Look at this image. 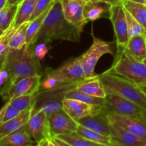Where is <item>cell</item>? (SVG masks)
<instances>
[{
	"mask_svg": "<svg viewBox=\"0 0 146 146\" xmlns=\"http://www.w3.org/2000/svg\"><path fill=\"white\" fill-rule=\"evenodd\" d=\"M81 33L82 31L65 19L61 0L55 1L30 45L34 46L37 43L46 44L54 40L78 43Z\"/></svg>",
	"mask_w": 146,
	"mask_h": 146,
	"instance_id": "cell-1",
	"label": "cell"
},
{
	"mask_svg": "<svg viewBox=\"0 0 146 146\" xmlns=\"http://www.w3.org/2000/svg\"><path fill=\"white\" fill-rule=\"evenodd\" d=\"M34 46L26 45L20 49L9 48L6 54L3 66L9 74V81H17L39 74L41 65L35 55Z\"/></svg>",
	"mask_w": 146,
	"mask_h": 146,
	"instance_id": "cell-2",
	"label": "cell"
},
{
	"mask_svg": "<svg viewBox=\"0 0 146 146\" xmlns=\"http://www.w3.org/2000/svg\"><path fill=\"white\" fill-rule=\"evenodd\" d=\"M98 76L106 94L123 97L138 104L146 111V96L138 84L108 71H105Z\"/></svg>",
	"mask_w": 146,
	"mask_h": 146,
	"instance_id": "cell-3",
	"label": "cell"
},
{
	"mask_svg": "<svg viewBox=\"0 0 146 146\" xmlns=\"http://www.w3.org/2000/svg\"><path fill=\"white\" fill-rule=\"evenodd\" d=\"M106 71L124 77L136 84L146 83V65L131 55L125 47H117L113 64Z\"/></svg>",
	"mask_w": 146,
	"mask_h": 146,
	"instance_id": "cell-4",
	"label": "cell"
},
{
	"mask_svg": "<svg viewBox=\"0 0 146 146\" xmlns=\"http://www.w3.org/2000/svg\"><path fill=\"white\" fill-rule=\"evenodd\" d=\"M81 81L62 84L51 89L39 90L35 94L32 113L42 110L48 117L62 109V102L65 98L66 94L76 88Z\"/></svg>",
	"mask_w": 146,
	"mask_h": 146,
	"instance_id": "cell-5",
	"label": "cell"
},
{
	"mask_svg": "<svg viewBox=\"0 0 146 146\" xmlns=\"http://www.w3.org/2000/svg\"><path fill=\"white\" fill-rule=\"evenodd\" d=\"M41 83L40 74L17 81L8 80L0 91V96L4 101L8 102L21 96L34 95L39 91Z\"/></svg>",
	"mask_w": 146,
	"mask_h": 146,
	"instance_id": "cell-6",
	"label": "cell"
},
{
	"mask_svg": "<svg viewBox=\"0 0 146 146\" xmlns=\"http://www.w3.org/2000/svg\"><path fill=\"white\" fill-rule=\"evenodd\" d=\"M93 37L94 41L91 47L84 54L78 57L84 68L86 78H94L98 76L95 74L94 70L97 63L103 56L106 54L113 55L111 43L103 41L94 35Z\"/></svg>",
	"mask_w": 146,
	"mask_h": 146,
	"instance_id": "cell-7",
	"label": "cell"
},
{
	"mask_svg": "<svg viewBox=\"0 0 146 146\" xmlns=\"http://www.w3.org/2000/svg\"><path fill=\"white\" fill-rule=\"evenodd\" d=\"M101 109L106 114L113 113L131 117L143 116L144 112V110L138 104L112 94H107Z\"/></svg>",
	"mask_w": 146,
	"mask_h": 146,
	"instance_id": "cell-8",
	"label": "cell"
},
{
	"mask_svg": "<svg viewBox=\"0 0 146 146\" xmlns=\"http://www.w3.org/2000/svg\"><path fill=\"white\" fill-rule=\"evenodd\" d=\"M47 75L61 84H71L86 79L84 68L78 58L68 61L56 69L51 70Z\"/></svg>",
	"mask_w": 146,
	"mask_h": 146,
	"instance_id": "cell-9",
	"label": "cell"
},
{
	"mask_svg": "<svg viewBox=\"0 0 146 146\" xmlns=\"http://www.w3.org/2000/svg\"><path fill=\"white\" fill-rule=\"evenodd\" d=\"M108 18L113 27L117 47H125L129 36L125 9L123 4L111 6Z\"/></svg>",
	"mask_w": 146,
	"mask_h": 146,
	"instance_id": "cell-10",
	"label": "cell"
},
{
	"mask_svg": "<svg viewBox=\"0 0 146 146\" xmlns=\"http://www.w3.org/2000/svg\"><path fill=\"white\" fill-rule=\"evenodd\" d=\"M27 130L36 144L46 138H51L48 124V117L42 110H39L32 113L27 124Z\"/></svg>",
	"mask_w": 146,
	"mask_h": 146,
	"instance_id": "cell-11",
	"label": "cell"
},
{
	"mask_svg": "<svg viewBox=\"0 0 146 146\" xmlns=\"http://www.w3.org/2000/svg\"><path fill=\"white\" fill-rule=\"evenodd\" d=\"M111 123L116 124L131 133L137 135L146 143V121L143 115L141 117H131L118 114H107Z\"/></svg>",
	"mask_w": 146,
	"mask_h": 146,
	"instance_id": "cell-12",
	"label": "cell"
},
{
	"mask_svg": "<svg viewBox=\"0 0 146 146\" xmlns=\"http://www.w3.org/2000/svg\"><path fill=\"white\" fill-rule=\"evenodd\" d=\"M48 124L51 138L63 134L76 132L78 123L63 109L48 116Z\"/></svg>",
	"mask_w": 146,
	"mask_h": 146,
	"instance_id": "cell-13",
	"label": "cell"
},
{
	"mask_svg": "<svg viewBox=\"0 0 146 146\" xmlns=\"http://www.w3.org/2000/svg\"><path fill=\"white\" fill-rule=\"evenodd\" d=\"M62 109L77 122L81 118L101 113V106H94L83 101L70 98H64Z\"/></svg>",
	"mask_w": 146,
	"mask_h": 146,
	"instance_id": "cell-14",
	"label": "cell"
},
{
	"mask_svg": "<svg viewBox=\"0 0 146 146\" xmlns=\"http://www.w3.org/2000/svg\"><path fill=\"white\" fill-rule=\"evenodd\" d=\"M61 1L66 19L83 31L84 27L88 23L84 15L85 1L82 0H61Z\"/></svg>",
	"mask_w": 146,
	"mask_h": 146,
	"instance_id": "cell-15",
	"label": "cell"
},
{
	"mask_svg": "<svg viewBox=\"0 0 146 146\" xmlns=\"http://www.w3.org/2000/svg\"><path fill=\"white\" fill-rule=\"evenodd\" d=\"M110 129L113 146H146L141 138L116 124L111 123Z\"/></svg>",
	"mask_w": 146,
	"mask_h": 146,
	"instance_id": "cell-16",
	"label": "cell"
},
{
	"mask_svg": "<svg viewBox=\"0 0 146 146\" xmlns=\"http://www.w3.org/2000/svg\"><path fill=\"white\" fill-rule=\"evenodd\" d=\"M79 125L104 135L111 137L110 121L104 111L96 115H88L77 121Z\"/></svg>",
	"mask_w": 146,
	"mask_h": 146,
	"instance_id": "cell-17",
	"label": "cell"
},
{
	"mask_svg": "<svg viewBox=\"0 0 146 146\" xmlns=\"http://www.w3.org/2000/svg\"><path fill=\"white\" fill-rule=\"evenodd\" d=\"M33 108L22 111L15 118L2 123L0 125V139L15 132L27 125L32 115Z\"/></svg>",
	"mask_w": 146,
	"mask_h": 146,
	"instance_id": "cell-18",
	"label": "cell"
},
{
	"mask_svg": "<svg viewBox=\"0 0 146 146\" xmlns=\"http://www.w3.org/2000/svg\"><path fill=\"white\" fill-rule=\"evenodd\" d=\"M36 145L27 130V125L0 139V146H35Z\"/></svg>",
	"mask_w": 146,
	"mask_h": 146,
	"instance_id": "cell-19",
	"label": "cell"
},
{
	"mask_svg": "<svg viewBox=\"0 0 146 146\" xmlns=\"http://www.w3.org/2000/svg\"><path fill=\"white\" fill-rule=\"evenodd\" d=\"M111 4L103 1H88L85 4L84 15L88 22L94 21L109 14Z\"/></svg>",
	"mask_w": 146,
	"mask_h": 146,
	"instance_id": "cell-20",
	"label": "cell"
},
{
	"mask_svg": "<svg viewBox=\"0 0 146 146\" xmlns=\"http://www.w3.org/2000/svg\"><path fill=\"white\" fill-rule=\"evenodd\" d=\"M76 89L87 95L96 98H105L107 95L98 75L94 78H86L81 81L77 86Z\"/></svg>",
	"mask_w": 146,
	"mask_h": 146,
	"instance_id": "cell-21",
	"label": "cell"
},
{
	"mask_svg": "<svg viewBox=\"0 0 146 146\" xmlns=\"http://www.w3.org/2000/svg\"><path fill=\"white\" fill-rule=\"evenodd\" d=\"M125 49L139 61L146 58V36L137 35L129 38Z\"/></svg>",
	"mask_w": 146,
	"mask_h": 146,
	"instance_id": "cell-22",
	"label": "cell"
},
{
	"mask_svg": "<svg viewBox=\"0 0 146 146\" xmlns=\"http://www.w3.org/2000/svg\"><path fill=\"white\" fill-rule=\"evenodd\" d=\"M35 4L36 2H24V1H21L18 4L17 13L13 21V27L15 29H17L24 23L30 21Z\"/></svg>",
	"mask_w": 146,
	"mask_h": 146,
	"instance_id": "cell-23",
	"label": "cell"
},
{
	"mask_svg": "<svg viewBox=\"0 0 146 146\" xmlns=\"http://www.w3.org/2000/svg\"><path fill=\"white\" fill-rule=\"evenodd\" d=\"M122 4L125 10L146 28V4L129 0H122Z\"/></svg>",
	"mask_w": 146,
	"mask_h": 146,
	"instance_id": "cell-24",
	"label": "cell"
},
{
	"mask_svg": "<svg viewBox=\"0 0 146 146\" xmlns=\"http://www.w3.org/2000/svg\"><path fill=\"white\" fill-rule=\"evenodd\" d=\"M77 133L81 135V136L87 138L89 141H93L94 143H97L99 144H103V145H108V146H113V142L111 140V137L104 135L103 134L97 133L96 131H92L91 129L85 128L82 125L78 124V128L76 131Z\"/></svg>",
	"mask_w": 146,
	"mask_h": 146,
	"instance_id": "cell-25",
	"label": "cell"
},
{
	"mask_svg": "<svg viewBox=\"0 0 146 146\" xmlns=\"http://www.w3.org/2000/svg\"><path fill=\"white\" fill-rule=\"evenodd\" d=\"M29 23H24L15 29L9 42L10 49H20L27 45V31Z\"/></svg>",
	"mask_w": 146,
	"mask_h": 146,
	"instance_id": "cell-26",
	"label": "cell"
},
{
	"mask_svg": "<svg viewBox=\"0 0 146 146\" xmlns=\"http://www.w3.org/2000/svg\"><path fill=\"white\" fill-rule=\"evenodd\" d=\"M18 4H7L0 9V28L4 31H7L13 24Z\"/></svg>",
	"mask_w": 146,
	"mask_h": 146,
	"instance_id": "cell-27",
	"label": "cell"
},
{
	"mask_svg": "<svg viewBox=\"0 0 146 146\" xmlns=\"http://www.w3.org/2000/svg\"><path fill=\"white\" fill-rule=\"evenodd\" d=\"M56 137L68 143V144L73 146H108L89 141L87 138L81 136L76 132L68 134H63V135H57Z\"/></svg>",
	"mask_w": 146,
	"mask_h": 146,
	"instance_id": "cell-28",
	"label": "cell"
},
{
	"mask_svg": "<svg viewBox=\"0 0 146 146\" xmlns=\"http://www.w3.org/2000/svg\"><path fill=\"white\" fill-rule=\"evenodd\" d=\"M54 3H53V4H54ZM52 4H51V5L50 6V7H48L46 11H44L41 15L38 16L37 18H36L35 19H34L33 21H30L28 29H27V46H29L30 44H31L33 39H34V37H35L36 35L37 34V33H38V31L40 30L43 23H44V19H45L48 12L49 11Z\"/></svg>",
	"mask_w": 146,
	"mask_h": 146,
	"instance_id": "cell-29",
	"label": "cell"
},
{
	"mask_svg": "<svg viewBox=\"0 0 146 146\" xmlns=\"http://www.w3.org/2000/svg\"><path fill=\"white\" fill-rule=\"evenodd\" d=\"M65 98L78 100V101H83V102L94 106H102L104 103V98H96V97L87 95L78 91V89H76V88L67 92L65 95Z\"/></svg>",
	"mask_w": 146,
	"mask_h": 146,
	"instance_id": "cell-30",
	"label": "cell"
},
{
	"mask_svg": "<svg viewBox=\"0 0 146 146\" xmlns=\"http://www.w3.org/2000/svg\"><path fill=\"white\" fill-rule=\"evenodd\" d=\"M35 99L34 95H26L17 97L14 99L9 101V104L18 110L19 112L27 111L33 108Z\"/></svg>",
	"mask_w": 146,
	"mask_h": 146,
	"instance_id": "cell-31",
	"label": "cell"
},
{
	"mask_svg": "<svg viewBox=\"0 0 146 146\" xmlns=\"http://www.w3.org/2000/svg\"><path fill=\"white\" fill-rule=\"evenodd\" d=\"M125 16H126L129 38L137 35L146 36V28H145L139 21H137L127 10H125Z\"/></svg>",
	"mask_w": 146,
	"mask_h": 146,
	"instance_id": "cell-32",
	"label": "cell"
},
{
	"mask_svg": "<svg viewBox=\"0 0 146 146\" xmlns=\"http://www.w3.org/2000/svg\"><path fill=\"white\" fill-rule=\"evenodd\" d=\"M15 31V29L13 27V24L5 31L1 36H0V56L6 55L9 51V42L11 35Z\"/></svg>",
	"mask_w": 146,
	"mask_h": 146,
	"instance_id": "cell-33",
	"label": "cell"
},
{
	"mask_svg": "<svg viewBox=\"0 0 146 146\" xmlns=\"http://www.w3.org/2000/svg\"><path fill=\"white\" fill-rule=\"evenodd\" d=\"M56 0H38L36 2L35 7H34V11L31 15L30 21H33L36 18L41 15L44 11L47 9Z\"/></svg>",
	"mask_w": 146,
	"mask_h": 146,
	"instance_id": "cell-34",
	"label": "cell"
},
{
	"mask_svg": "<svg viewBox=\"0 0 146 146\" xmlns=\"http://www.w3.org/2000/svg\"><path fill=\"white\" fill-rule=\"evenodd\" d=\"M21 112L18 111L17 109H16L14 107H13L12 106H11L9 102V105L7 106V108H6L5 111H4V116H3V120L2 123L6 122V121H8L9 120L12 119V118H15L17 115H19V113Z\"/></svg>",
	"mask_w": 146,
	"mask_h": 146,
	"instance_id": "cell-35",
	"label": "cell"
},
{
	"mask_svg": "<svg viewBox=\"0 0 146 146\" xmlns=\"http://www.w3.org/2000/svg\"><path fill=\"white\" fill-rule=\"evenodd\" d=\"M9 79V74L8 71L2 68L0 71V86L6 84Z\"/></svg>",
	"mask_w": 146,
	"mask_h": 146,
	"instance_id": "cell-36",
	"label": "cell"
},
{
	"mask_svg": "<svg viewBox=\"0 0 146 146\" xmlns=\"http://www.w3.org/2000/svg\"><path fill=\"white\" fill-rule=\"evenodd\" d=\"M52 138L53 141H54V143H55L58 146H73L70 145V144H68V143L65 142V141L56 138V137H54V138Z\"/></svg>",
	"mask_w": 146,
	"mask_h": 146,
	"instance_id": "cell-37",
	"label": "cell"
},
{
	"mask_svg": "<svg viewBox=\"0 0 146 146\" xmlns=\"http://www.w3.org/2000/svg\"><path fill=\"white\" fill-rule=\"evenodd\" d=\"M8 105H9V101L8 102H6V104H4V105L2 106V108L0 109V125L2 123V120H3V116H4V111H5L6 108H7V106Z\"/></svg>",
	"mask_w": 146,
	"mask_h": 146,
	"instance_id": "cell-38",
	"label": "cell"
},
{
	"mask_svg": "<svg viewBox=\"0 0 146 146\" xmlns=\"http://www.w3.org/2000/svg\"><path fill=\"white\" fill-rule=\"evenodd\" d=\"M101 1L108 3V4H111L112 6L118 5V4H122V0H101Z\"/></svg>",
	"mask_w": 146,
	"mask_h": 146,
	"instance_id": "cell-39",
	"label": "cell"
},
{
	"mask_svg": "<svg viewBox=\"0 0 146 146\" xmlns=\"http://www.w3.org/2000/svg\"><path fill=\"white\" fill-rule=\"evenodd\" d=\"M5 58L6 55L0 56V71L3 68V66H4V61H5Z\"/></svg>",
	"mask_w": 146,
	"mask_h": 146,
	"instance_id": "cell-40",
	"label": "cell"
},
{
	"mask_svg": "<svg viewBox=\"0 0 146 146\" xmlns=\"http://www.w3.org/2000/svg\"><path fill=\"white\" fill-rule=\"evenodd\" d=\"M22 1L23 0H7V4H11V5H13V4H18Z\"/></svg>",
	"mask_w": 146,
	"mask_h": 146,
	"instance_id": "cell-41",
	"label": "cell"
},
{
	"mask_svg": "<svg viewBox=\"0 0 146 146\" xmlns=\"http://www.w3.org/2000/svg\"><path fill=\"white\" fill-rule=\"evenodd\" d=\"M138 86L140 87V88L142 90L143 92L146 96V83H144V84H138Z\"/></svg>",
	"mask_w": 146,
	"mask_h": 146,
	"instance_id": "cell-42",
	"label": "cell"
},
{
	"mask_svg": "<svg viewBox=\"0 0 146 146\" xmlns=\"http://www.w3.org/2000/svg\"><path fill=\"white\" fill-rule=\"evenodd\" d=\"M7 0H0V9L7 4Z\"/></svg>",
	"mask_w": 146,
	"mask_h": 146,
	"instance_id": "cell-43",
	"label": "cell"
},
{
	"mask_svg": "<svg viewBox=\"0 0 146 146\" xmlns=\"http://www.w3.org/2000/svg\"><path fill=\"white\" fill-rule=\"evenodd\" d=\"M129 1H134V2L141 3V4H145V0H129Z\"/></svg>",
	"mask_w": 146,
	"mask_h": 146,
	"instance_id": "cell-44",
	"label": "cell"
},
{
	"mask_svg": "<svg viewBox=\"0 0 146 146\" xmlns=\"http://www.w3.org/2000/svg\"><path fill=\"white\" fill-rule=\"evenodd\" d=\"M38 0H23L22 1H24V2H36Z\"/></svg>",
	"mask_w": 146,
	"mask_h": 146,
	"instance_id": "cell-45",
	"label": "cell"
},
{
	"mask_svg": "<svg viewBox=\"0 0 146 146\" xmlns=\"http://www.w3.org/2000/svg\"><path fill=\"white\" fill-rule=\"evenodd\" d=\"M5 31H4V30L1 29L0 28V36H2L3 34H4V33H5Z\"/></svg>",
	"mask_w": 146,
	"mask_h": 146,
	"instance_id": "cell-46",
	"label": "cell"
},
{
	"mask_svg": "<svg viewBox=\"0 0 146 146\" xmlns=\"http://www.w3.org/2000/svg\"><path fill=\"white\" fill-rule=\"evenodd\" d=\"M143 117H144V118H145V120L146 121V111H144V112H143Z\"/></svg>",
	"mask_w": 146,
	"mask_h": 146,
	"instance_id": "cell-47",
	"label": "cell"
},
{
	"mask_svg": "<svg viewBox=\"0 0 146 146\" xmlns=\"http://www.w3.org/2000/svg\"><path fill=\"white\" fill-rule=\"evenodd\" d=\"M143 63H144V64H145V65H146V58H145V59H144V60H143Z\"/></svg>",
	"mask_w": 146,
	"mask_h": 146,
	"instance_id": "cell-48",
	"label": "cell"
},
{
	"mask_svg": "<svg viewBox=\"0 0 146 146\" xmlns=\"http://www.w3.org/2000/svg\"><path fill=\"white\" fill-rule=\"evenodd\" d=\"M100 1V0H91V1Z\"/></svg>",
	"mask_w": 146,
	"mask_h": 146,
	"instance_id": "cell-49",
	"label": "cell"
},
{
	"mask_svg": "<svg viewBox=\"0 0 146 146\" xmlns=\"http://www.w3.org/2000/svg\"><path fill=\"white\" fill-rule=\"evenodd\" d=\"M91 1V0H85L86 3V2H88V1Z\"/></svg>",
	"mask_w": 146,
	"mask_h": 146,
	"instance_id": "cell-50",
	"label": "cell"
},
{
	"mask_svg": "<svg viewBox=\"0 0 146 146\" xmlns=\"http://www.w3.org/2000/svg\"><path fill=\"white\" fill-rule=\"evenodd\" d=\"M35 146H38V145H37V144H36V145Z\"/></svg>",
	"mask_w": 146,
	"mask_h": 146,
	"instance_id": "cell-51",
	"label": "cell"
},
{
	"mask_svg": "<svg viewBox=\"0 0 146 146\" xmlns=\"http://www.w3.org/2000/svg\"><path fill=\"white\" fill-rule=\"evenodd\" d=\"M56 1H60V0H56Z\"/></svg>",
	"mask_w": 146,
	"mask_h": 146,
	"instance_id": "cell-52",
	"label": "cell"
},
{
	"mask_svg": "<svg viewBox=\"0 0 146 146\" xmlns=\"http://www.w3.org/2000/svg\"><path fill=\"white\" fill-rule=\"evenodd\" d=\"M145 4H146V0H145Z\"/></svg>",
	"mask_w": 146,
	"mask_h": 146,
	"instance_id": "cell-53",
	"label": "cell"
},
{
	"mask_svg": "<svg viewBox=\"0 0 146 146\" xmlns=\"http://www.w3.org/2000/svg\"><path fill=\"white\" fill-rule=\"evenodd\" d=\"M82 1H85V0H82ZM85 2H86V1H85Z\"/></svg>",
	"mask_w": 146,
	"mask_h": 146,
	"instance_id": "cell-54",
	"label": "cell"
},
{
	"mask_svg": "<svg viewBox=\"0 0 146 146\" xmlns=\"http://www.w3.org/2000/svg\"><path fill=\"white\" fill-rule=\"evenodd\" d=\"M57 146H58V145H57Z\"/></svg>",
	"mask_w": 146,
	"mask_h": 146,
	"instance_id": "cell-55",
	"label": "cell"
}]
</instances>
